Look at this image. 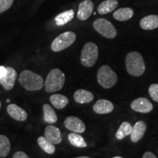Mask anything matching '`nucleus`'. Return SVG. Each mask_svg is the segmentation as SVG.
<instances>
[{
	"instance_id": "obj_1",
	"label": "nucleus",
	"mask_w": 158,
	"mask_h": 158,
	"mask_svg": "<svg viewBox=\"0 0 158 158\" xmlns=\"http://www.w3.org/2000/svg\"><path fill=\"white\" fill-rule=\"evenodd\" d=\"M126 69L127 73L133 76H141L145 72V62L143 56L137 51L128 53L125 59Z\"/></svg>"
},
{
	"instance_id": "obj_2",
	"label": "nucleus",
	"mask_w": 158,
	"mask_h": 158,
	"mask_svg": "<svg viewBox=\"0 0 158 158\" xmlns=\"http://www.w3.org/2000/svg\"><path fill=\"white\" fill-rule=\"evenodd\" d=\"M19 81L21 86L28 91L41 89L45 84L42 77L29 70H25L21 73Z\"/></svg>"
},
{
	"instance_id": "obj_3",
	"label": "nucleus",
	"mask_w": 158,
	"mask_h": 158,
	"mask_svg": "<svg viewBox=\"0 0 158 158\" xmlns=\"http://www.w3.org/2000/svg\"><path fill=\"white\" fill-rule=\"evenodd\" d=\"M65 82V75L62 70L55 68L51 70L47 76L44 86L45 89L48 93L61 90Z\"/></svg>"
},
{
	"instance_id": "obj_4",
	"label": "nucleus",
	"mask_w": 158,
	"mask_h": 158,
	"mask_svg": "<svg viewBox=\"0 0 158 158\" xmlns=\"http://www.w3.org/2000/svg\"><path fill=\"white\" fill-rule=\"evenodd\" d=\"M98 81L104 89H110L117 83V75L108 65H102L97 74Z\"/></svg>"
},
{
	"instance_id": "obj_5",
	"label": "nucleus",
	"mask_w": 158,
	"mask_h": 158,
	"mask_svg": "<svg viewBox=\"0 0 158 158\" xmlns=\"http://www.w3.org/2000/svg\"><path fill=\"white\" fill-rule=\"evenodd\" d=\"M98 47L95 43L89 42L83 47L81 54V62L85 67L91 68L95 64L98 59Z\"/></svg>"
},
{
	"instance_id": "obj_6",
	"label": "nucleus",
	"mask_w": 158,
	"mask_h": 158,
	"mask_svg": "<svg viewBox=\"0 0 158 158\" xmlns=\"http://www.w3.org/2000/svg\"><path fill=\"white\" fill-rule=\"evenodd\" d=\"M76 39V35L73 31H68L63 32L58 37H56L51 43V50L54 52H59V51L64 50L73 44Z\"/></svg>"
},
{
	"instance_id": "obj_7",
	"label": "nucleus",
	"mask_w": 158,
	"mask_h": 158,
	"mask_svg": "<svg viewBox=\"0 0 158 158\" xmlns=\"http://www.w3.org/2000/svg\"><path fill=\"white\" fill-rule=\"evenodd\" d=\"M94 29L100 35L108 39L115 38L117 31L114 26L105 19H98L93 23Z\"/></svg>"
},
{
	"instance_id": "obj_8",
	"label": "nucleus",
	"mask_w": 158,
	"mask_h": 158,
	"mask_svg": "<svg viewBox=\"0 0 158 158\" xmlns=\"http://www.w3.org/2000/svg\"><path fill=\"white\" fill-rule=\"evenodd\" d=\"M64 127L73 133H83L86 130V126L81 119L76 116H68L64 119Z\"/></svg>"
},
{
	"instance_id": "obj_9",
	"label": "nucleus",
	"mask_w": 158,
	"mask_h": 158,
	"mask_svg": "<svg viewBox=\"0 0 158 158\" xmlns=\"http://www.w3.org/2000/svg\"><path fill=\"white\" fill-rule=\"evenodd\" d=\"M130 107L135 111L142 114L149 113L153 109L152 102L148 99L144 98H140L134 100L130 104Z\"/></svg>"
},
{
	"instance_id": "obj_10",
	"label": "nucleus",
	"mask_w": 158,
	"mask_h": 158,
	"mask_svg": "<svg viewBox=\"0 0 158 158\" xmlns=\"http://www.w3.org/2000/svg\"><path fill=\"white\" fill-rule=\"evenodd\" d=\"M94 10V3L91 0H84L79 4L77 17L81 21H86L92 14Z\"/></svg>"
},
{
	"instance_id": "obj_11",
	"label": "nucleus",
	"mask_w": 158,
	"mask_h": 158,
	"mask_svg": "<svg viewBox=\"0 0 158 158\" xmlns=\"http://www.w3.org/2000/svg\"><path fill=\"white\" fill-rule=\"evenodd\" d=\"M7 73L3 78H0V84L6 90H10L14 87L17 79V72L14 68L7 67Z\"/></svg>"
},
{
	"instance_id": "obj_12",
	"label": "nucleus",
	"mask_w": 158,
	"mask_h": 158,
	"mask_svg": "<svg viewBox=\"0 0 158 158\" xmlns=\"http://www.w3.org/2000/svg\"><path fill=\"white\" fill-rule=\"evenodd\" d=\"M45 138L53 144H59L62 141V134L59 128L53 125H48L45 129Z\"/></svg>"
},
{
	"instance_id": "obj_13",
	"label": "nucleus",
	"mask_w": 158,
	"mask_h": 158,
	"mask_svg": "<svg viewBox=\"0 0 158 158\" xmlns=\"http://www.w3.org/2000/svg\"><path fill=\"white\" fill-rule=\"evenodd\" d=\"M7 111L12 118L19 122H23L28 118V114L25 110L15 104H10L7 107Z\"/></svg>"
},
{
	"instance_id": "obj_14",
	"label": "nucleus",
	"mask_w": 158,
	"mask_h": 158,
	"mask_svg": "<svg viewBox=\"0 0 158 158\" xmlns=\"http://www.w3.org/2000/svg\"><path fill=\"white\" fill-rule=\"evenodd\" d=\"M114 108V104L108 100H99L93 106V110L98 114H106L111 113Z\"/></svg>"
},
{
	"instance_id": "obj_15",
	"label": "nucleus",
	"mask_w": 158,
	"mask_h": 158,
	"mask_svg": "<svg viewBox=\"0 0 158 158\" xmlns=\"http://www.w3.org/2000/svg\"><path fill=\"white\" fill-rule=\"evenodd\" d=\"M147 130V124L143 121H138L134 124L133 127V131L130 134L131 141L136 143L139 141L143 137L144 134Z\"/></svg>"
},
{
	"instance_id": "obj_16",
	"label": "nucleus",
	"mask_w": 158,
	"mask_h": 158,
	"mask_svg": "<svg viewBox=\"0 0 158 158\" xmlns=\"http://www.w3.org/2000/svg\"><path fill=\"white\" fill-rule=\"evenodd\" d=\"M140 26L144 30H152L158 28V15H149L143 17L140 21Z\"/></svg>"
},
{
	"instance_id": "obj_17",
	"label": "nucleus",
	"mask_w": 158,
	"mask_h": 158,
	"mask_svg": "<svg viewBox=\"0 0 158 158\" xmlns=\"http://www.w3.org/2000/svg\"><path fill=\"white\" fill-rule=\"evenodd\" d=\"M73 98L76 102L80 104H84L89 103V102L92 101L94 99V95L89 91L78 89L74 93Z\"/></svg>"
},
{
	"instance_id": "obj_18",
	"label": "nucleus",
	"mask_w": 158,
	"mask_h": 158,
	"mask_svg": "<svg viewBox=\"0 0 158 158\" xmlns=\"http://www.w3.org/2000/svg\"><path fill=\"white\" fill-rule=\"evenodd\" d=\"M118 6L117 0H106L100 4L98 7V12L100 14L105 15L114 11Z\"/></svg>"
},
{
	"instance_id": "obj_19",
	"label": "nucleus",
	"mask_w": 158,
	"mask_h": 158,
	"mask_svg": "<svg viewBox=\"0 0 158 158\" xmlns=\"http://www.w3.org/2000/svg\"><path fill=\"white\" fill-rule=\"evenodd\" d=\"M134 12L133 9L130 7H123L118 9L114 13L113 17L119 21H125L131 19L133 16Z\"/></svg>"
},
{
	"instance_id": "obj_20",
	"label": "nucleus",
	"mask_w": 158,
	"mask_h": 158,
	"mask_svg": "<svg viewBox=\"0 0 158 158\" xmlns=\"http://www.w3.org/2000/svg\"><path fill=\"white\" fill-rule=\"evenodd\" d=\"M43 119L45 122L48 124H54L57 122L58 117L50 105L45 104L43 105Z\"/></svg>"
},
{
	"instance_id": "obj_21",
	"label": "nucleus",
	"mask_w": 158,
	"mask_h": 158,
	"mask_svg": "<svg viewBox=\"0 0 158 158\" xmlns=\"http://www.w3.org/2000/svg\"><path fill=\"white\" fill-rule=\"evenodd\" d=\"M50 102L54 107L58 108V109H62L66 107L67 105L68 104L69 100L67 97L62 94H52L50 97Z\"/></svg>"
},
{
	"instance_id": "obj_22",
	"label": "nucleus",
	"mask_w": 158,
	"mask_h": 158,
	"mask_svg": "<svg viewBox=\"0 0 158 158\" xmlns=\"http://www.w3.org/2000/svg\"><path fill=\"white\" fill-rule=\"evenodd\" d=\"M74 17V11L73 10L63 12L55 17V22L57 26H64L71 21Z\"/></svg>"
},
{
	"instance_id": "obj_23",
	"label": "nucleus",
	"mask_w": 158,
	"mask_h": 158,
	"mask_svg": "<svg viewBox=\"0 0 158 158\" xmlns=\"http://www.w3.org/2000/svg\"><path fill=\"white\" fill-rule=\"evenodd\" d=\"M132 131H133V126L130 124V122H122L118 127L116 133V138L118 140L123 139L126 136L130 135Z\"/></svg>"
},
{
	"instance_id": "obj_24",
	"label": "nucleus",
	"mask_w": 158,
	"mask_h": 158,
	"mask_svg": "<svg viewBox=\"0 0 158 158\" xmlns=\"http://www.w3.org/2000/svg\"><path fill=\"white\" fill-rule=\"evenodd\" d=\"M68 140L70 143L76 147L85 148L87 147V143L84 141V138L77 133H72L69 134Z\"/></svg>"
},
{
	"instance_id": "obj_25",
	"label": "nucleus",
	"mask_w": 158,
	"mask_h": 158,
	"mask_svg": "<svg viewBox=\"0 0 158 158\" xmlns=\"http://www.w3.org/2000/svg\"><path fill=\"white\" fill-rule=\"evenodd\" d=\"M10 142L7 136L0 135V157H5L10 152Z\"/></svg>"
},
{
	"instance_id": "obj_26",
	"label": "nucleus",
	"mask_w": 158,
	"mask_h": 158,
	"mask_svg": "<svg viewBox=\"0 0 158 158\" xmlns=\"http://www.w3.org/2000/svg\"><path fill=\"white\" fill-rule=\"evenodd\" d=\"M37 143L39 147L42 149L45 152H46L48 155H52L56 151V148L54 147V144L51 143L50 142L47 141L45 137L40 136L37 139Z\"/></svg>"
},
{
	"instance_id": "obj_27",
	"label": "nucleus",
	"mask_w": 158,
	"mask_h": 158,
	"mask_svg": "<svg viewBox=\"0 0 158 158\" xmlns=\"http://www.w3.org/2000/svg\"><path fill=\"white\" fill-rule=\"evenodd\" d=\"M149 95L155 102H158V84H152L149 88Z\"/></svg>"
},
{
	"instance_id": "obj_28",
	"label": "nucleus",
	"mask_w": 158,
	"mask_h": 158,
	"mask_svg": "<svg viewBox=\"0 0 158 158\" xmlns=\"http://www.w3.org/2000/svg\"><path fill=\"white\" fill-rule=\"evenodd\" d=\"M14 0H0V13L10 8Z\"/></svg>"
},
{
	"instance_id": "obj_29",
	"label": "nucleus",
	"mask_w": 158,
	"mask_h": 158,
	"mask_svg": "<svg viewBox=\"0 0 158 158\" xmlns=\"http://www.w3.org/2000/svg\"><path fill=\"white\" fill-rule=\"evenodd\" d=\"M13 158H29L28 157V155H27V154L23 152H15L14 154V155H13Z\"/></svg>"
},
{
	"instance_id": "obj_30",
	"label": "nucleus",
	"mask_w": 158,
	"mask_h": 158,
	"mask_svg": "<svg viewBox=\"0 0 158 158\" xmlns=\"http://www.w3.org/2000/svg\"><path fill=\"white\" fill-rule=\"evenodd\" d=\"M142 158H157L156 156L154 155L152 152H147L143 154Z\"/></svg>"
},
{
	"instance_id": "obj_31",
	"label": "nucleus",
	"mask_w": 158,
	"mask_h": 158,
	"mask_svg": "<svg viewBox=\"0 0 158 158\" xmlns=\"http://www.w3.org/2000/svg\"><path fill=\"white\" fill-rule=\"evenodd\" d=\"M7 73V68L3 66H0V78H3Z\"/></svg>"
},
{
	"instance_id": "obj_32",
	"label": "nucleus",
	"mask_w": 158,
	"mask_h": 158,
	"mask_svg": "<svg viewBox=\"0 0 158 158\" xmlns=\"http://www.w3.org/2000/svg\"><path fill=\"white\" fill-rule=\"evenodd\" d=\"M75 158H91V157H86V156H81V157H75Z\"/></svg>"
},
{
	"instance_id": "obj_33",
	"label": "nucleus",
	"mask_w": 158,
	"mask_h": 158,
	"mask_svg": "<svg viewBox=\"0 0 158 158\" xmlns=\"http://www.w3.org/2000/svg\"><path fill=\"white\" fill-rule=\"evenodd\" d=\"M113 158H123V157H119V156H116V157H113Z\"/></svg>"
},
{
	"instance_id": "obj_34",
	"label": "nucleus",
	"mask_w": 158,
	"mask_h": 158,
	"mask_svg": "<svg viewBox=\"0 0 158 158\" xmlns=\"http://www.w3.org/2000/svg\"><path fill=\"white\" fill-rule=\"evenodd\" d=\"M7 102H10V100L9 98L7 99Z\"/></svg>"
},
{
	"instance_id": "obj_35",
	"label": "nucleus",
	"mask_w": 158,
	"mask_h": 158,
	"mask_svg": "<svg viewBox=\"0 0 158 158\" xmlns=\"http://www.w3.org/2000/svg\"><path fill=\"white\" fill-rule=\"evenodd\" d=\"M0 110H1V101H0Z\"/></svg>"
}]
</instances>
